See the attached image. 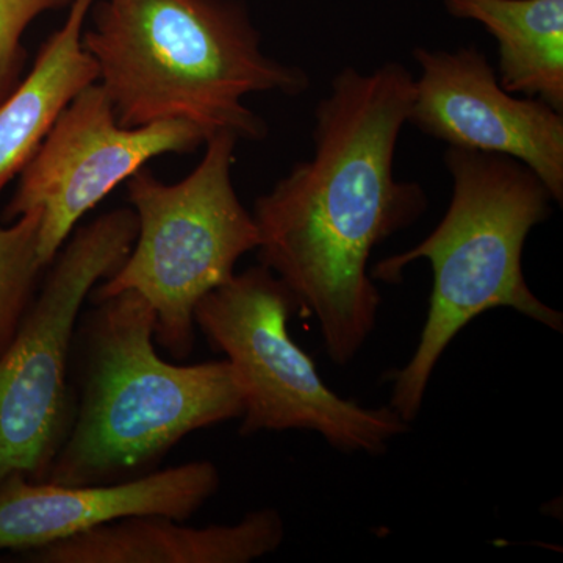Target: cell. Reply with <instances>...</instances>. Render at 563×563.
Listing matches in <instances>:
<instances>
[{
    "label": "cell",
    "instance_id": "11",
    "mask_svg": "<svg viewBox=\"0 0 563 563\" xmlns=\"http://www.w3.org/2000/svg\"><path fill=\"white\" fill-rule=\"evenodd\" d=\"M165 515H135L27 551L36 563H250L276 553L285 525L276 509L235 525L191 528Z\"/></svg>",
    "mask_w": 563,
    "mask_h": 563
},
{
    "label": "cell",
    "instance_id": "4",
    "mask_svg": "<svg viewBox=\"0 0 563 563\" xmlns=\"http://www.w3.org/2000/svg\"><path fill=\"white\" fill-rule=\"evenodd\" d=\"M446 166L453 199L435 231L412 250L379 262L373 277L401 280L415 261L431 263L428 317L412 358L393 373L388 406L417 420L437 363L455 336L479 314L512 309L554 332L563 317L526 284L523 247L529 232L551 213L550 191L523 163L488 152L450 147Z\"/></svg>",
    "mask_w": 563,
    "mask_h": 563
},
{
    "label": "cell",
    "instance_id": "9",
    "mask_svg": "<svg viewBox=\"0 0 563 563\" xmlns=\"http://www.w3.org/2000/svg\"><path fill=\"white\" fill-rule=\"evenodd\" d=\"M409 121L451 147L507 155L523 163L563 201V118L540 99L504 90L487 58L474 47L417 49Z\"/></svg>",
    "mask_w": 563,
    "mask_h": 563
},
{
    "label": "cell",
    "instance_id": "1",
    "mask_svg": "<svg viewBox=\"0 0 563 563\" xmlns=\"http://www.w3.org/2000/svg\"><path fill=\"white\" fill-rule=\"evenodd\" d=\"M413 76L399 63L344 69L318 103L314 152L254 207L258 257L313 314L329 357L347 365L376 329L374 247L426 210L420 185L396 180V144L409 121Z\"/></svg>",
    "mask_w": 563,
    "mask_h": 563
},
{
    "label": "cell",
    "instance_id": "2",
    "mask_svg": "<svg viewBox=\"0 0 563 563\" xmlns=\"http://www.w3.org/2000/svg\"><path fill=\"white\" fill-rule=\"evenodd\" d=\"M81 44L122 128L192 122L261 140L266 125L243 101L255 92L298 96L309 77L266 57L239 0H95Z\"/></svg>",
    "mask_w": 563,
    "mask_h": 563
},
{
    "label": "cell",
    "instance_id": "12",
    "mask_svg": "<svg viewBox=\"0 0 563 563\" xmlns=\"http://www.w3.org/2000/svg\"><path fill=\"white\" fill-rule=\"evenodd\" d=\"M92 3L73 0L68 20L41 47L29 76L0 101V195L20 176L66 107L99 80L98 63L81 44Z\"/></svg>",
    "mask_w": 563,
    "mask_h": 563
},
{
    "label": "cell",
    "instance_id": "14",
    "mask_svg": "<svg viewBox=\"0 0 563 563\" xmlns=\"http://www.w3.org/2000/svg\"><path fill=\"white\" fill-rule=\"evenodd\" d=\"M41 210L21 214L0 225V352L20 328L38 288Z\"/></svg>",
    "mask_w": 563,
    "mask_h": 563
},
{
    "label": "cell",
    "instance_id": "3",
    "mask_svg": "<svg viewBox=\"0 0 563 563\" xmlns=\"http://www.w3.org/2000/svg\"><path fill=\"white\" fill-rule=\"evenodd\" d=\"M77 324L81 390L46 479L117 484L155 472L180 440L240 420L242 385L228 361L174 365L155 351L151 303L135 291L95 301Z\"/></svg>",
    "mask_w": 563,
    "mask_h": 563
},
{
    "label": "cell",
    "instance_id": "15",
    "mask_svg": "<svg viewBox=\"0 0 563 563\" xmlns=\"http://www.w3.org/2000/svg\"><path fill=\"white\" fill-rule=\"evenodd\" d=\"M73 0H0V101L20 84L25 54L22 36L41 14L65 9Z\"/></svg>",
    "mask_w": 563,
    "mask_h": 563
},
{
    "label": "cell",
    "instance_id": "7",
    "mask_svg": "<svg viewBox=\"0 0 563 563\" xmlns=\"http://www.w3.org/2000/svg\"><path fill=\"white\" fill-rule=\"evenodd\" d=\"M136 233L133 209L70 233L0 352V485L14 476L46 479L73 422L68 368L81 307L128 258Z\"/></svg>",
    "mask_w": 563,
    "mask_h": 563
},
{
    "label": "cell",
    "instance_id": "13",
    "mask_svg": "<svg viewBox=\"0 0 563 563\" xmlns=\"http://www.w3.org/2000/svg\"><path fill=\"white\" fill-rule=\"evenodd\" d=\"M498 40L499 85L563 109V0H444Z\"/></svg>",
    "mask_w": 563,
    "mask_h": 563
},
{
    "label": "cell",
    "instance_id": "10",
    "mask_svg": "<svg viewBox=\"0 0 563 563\" xmlns=\"http://www.w3.org/2000/svg\"><path fill=\"white\" fill-rule=\"evenodd\" d=\"M220 485V470L209 461L117 484L62 485L14 476L0 485V551L27 553L135 515L187 521Z\"/></svg>",
    "mask_w": 563,
    "mask_h": 563
},
{
    "label": "cell",
    "instance_id": "5",
    "mask_svg": "<svg viewBox=\"0 0 563 563\" xmlns=\"http://www.w3.org/2000/svg\"><path fill=\"white\" fill-rule=\"evenodd\" d=\"M239 140L229 131L213 133L198 168L177 184H163L144 166L129 177L139 233L120 268L90 295L98 301L139 292L157 318L155 343L179 361L195 347L196 306L258 246L254 217L233 188Z\"/></svg>",
    "mask_w": 563,
    "mask_h": 563
},
{
    "label": "cell",
    "instance_id": "8",
    "mask_svg": "<svg viewBox=\"0 0 563 563\" xmlns=\"http://www.w3.org/2000/svg\"><path fill=\"white\" fill-rule=\"evenodd\" d=\"M209 140L192 122L174 120L122 128L101 84L66 107L20 174L2 211L11 222L41 210L38 255L49 266L77 222L118 185L165 154H188Z\"/></svg>",
    "mask_w": 563,
    "mask_h": 563
},
{
    "label": "cell",
    "instance_id": "6",
    "mask_svg": "<svg viewBox=\"0 0 563 563\" xmlns=\"http://www.w3.org/2000/svg\"><path fill=\"white\" fill-rule=\"evenodd\" d=\"M296 309L290 290L263 265L233 274L196 306V328L242 385L240 433L309 431L342 453L384 454L409 422L390 406L365 407L332 391L288 332Z\"/></svg>",
    "mask_w": 563,
    "mask_h": 563
}]
</instances>
